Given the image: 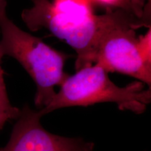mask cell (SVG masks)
<instances>
[{
  "instance_id": "cell-5",
  "label": "cell",
  "mask_w": 151,
  "mask_h": 151,
  "mask_svg": "<svg viewBox=\"0 0 151 151\" xmlns=\"http://www.w3.org/2000/svg\"><path fill=\"white\" fill-rule=\"evenodd\" d=\"M41 118L39 111L24 105L20 109L8 143L0 151H93L92 142L47 131L41 124Z\"/></svg>"
},
{
  "instance_id": "cell-4",
  "label": "cell",
  "mask_w": 151,
  "mask_h": 151,
  "mask_svg": "<svg viewBox=\"0 0 151 151\" xmlns=\"http://www.w3.org/2000/svg\"><path fill=\"white\" fill-rule=\"evenodd\" d=\"M99 22L94 65L108 73L134 77L150 88L151 62L142 55L136 32V29L143 27L141 22L123 11L110 8L99 15Z\"/></svg>"
},
{
  "instance_id": "cell-6",
  "label": "cell",
  "mask_w": 151,
  "mask_h": 151,
  "mask_svg": "<svg viewBox=\"0 0 151 151\" xmlns=\"http://www.w3.org/2000/svg\"><path fill=\"white\" fill-rule=\"evenodd\" d=\"M95 4L106 8L123 11L140 20L143 27H150V0H97Z\"/></svg>"
},
{
  "instance_id": "cell-9",
  "label": "cell",
  "mask_w": 151,
  "mask_h": 151,
  "mask_svg": "<svg viewBox=\"0 0 151 151\" xmlns=\"http://www.w3.org/2000/svg\"><path fill=\"white\" fill-rule=\"evenodd\" d=\"M150 1H151V0H150Z\"/></svg>"
},
{
  "instance_id": "cell-2",
  "label": "cell",
  "mask_w": 151,
  "mask_h": 151,
  "mask_svg": "<svg viewBox=\"0 0 151 151\" xmlns=\"http://www.w3.org/2000/svg\"><path fill=\"white\" fill-rule=\"evenodd\" d=\"M6 0H0V52L16 60L32 78L37 87L36 106H46L69 76L64 71L69 55L52 48L40 38L17 26L6 13Z\"/></svg>"
},
{
  "instance_id": "cell-8",
  "label": "cell",
  "mask_w": 151,
  "mask_h": 151,
  "mask_svg": "<svg viewBox=\"0 0 151 151\" xmlns=\"http://www.w3.org/2000/svg\"><path fill=\"white\" fill-rule=\"evenodd\" d=\"M91 1H92V3H93V4H95L96 1H97V0H91Z\"/></svg>"
},
{
  "instance_id": "cell-3",
  "label": "cell",
  "mask_w": 151,
  "mask_h": 151,
  "mask_svg": "<svg viewBox=\"0 0 151 151\" xmlns=\"http://www.w3.org/2000/svg\"><path fill=\"white\" fill-rule=\"evenodd\" d=\"M108 72L97 65L85 67L69 76L50 102L39 111L41 117L62 108L89 106L98 103H116L121 111L141 114L151 101V90L135 81L125 87L116 86Z\"/></svg>"
},
{
  "instance_id": "cell-1",
  "label": "cell",
  "mask_w": 151,
  "mask_h": 151,
  "mask_svg": "<svg viewBox=\"0 0 151 151\" xmlns=\"http://www.w3.org/2000/svg\"><path fill=\"white\" fill-rule=\"evenodd\" d=\"M21 18L32 31L46 29L76 52V71L95 64L99 16L91 0H32Z\"/></svg>"
},
{
  "instance_id": "cell-7",
  "label": "cell",
  "mask_w": 151,
  "mask_h": 151,
  "mask_svg": "<svg viewBox=\"0 0 151 151\" xmlns=\"http://www.w3.org/2000/svg\"><path fill=\"white\" fill-rule=\"evenodd\" d=\"M3 56L0 52V130L7 122L16 120L20 116V109L11 104L7 94L4 78V70L1 67Z\"/></svg>"
}]
</instances>
